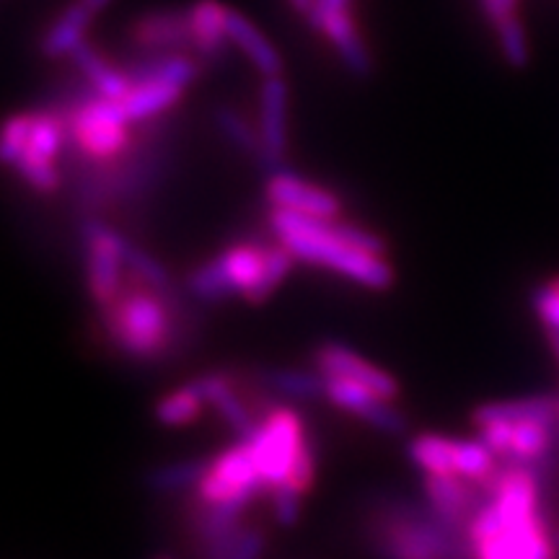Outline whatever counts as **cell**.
I'll use <instances>...</instances> for the list:
<instances>
[{
  "mask_svg": "<svg viewBox=\"0 0 559 559\" xmlns=\"http://www.w3.org/2000/svg\"><path fill=\"white\" fill-rule=\"evenodd\" d=\"M362 539L376 559H474L466 531L451 528L428 502L373 498Z\"/></svg>",
  "mask_w": 559,
  "mask_h": 559,
  "instance_id": "6da1fadb",
  "label": "cell"
},
{
  "mask_svg": "<svg viewBox=\"0 0 559 559\" xmlns=\"http://www.w3.org/2000/svg\"><path fill=\"white\" fill-rule=\"evenodd\" d=\"M99 311L104 337L138 366H160L185 353L169 304L130 272L117 298Z\"/></svg>",
  "mask_w": 559,
  "mask_h": 559,
  "instance_id": "7a4b0ae2",
  "label": "cell"
},
{
  "mask_svg": "<svg viewBox=\"0 0 559 559\" xmlns=\"http://www.w3.org/2000/svg\"><path fill=\"white\" fill-rule=\"evenodd\" d=\"M334 218H311V215L290 213V210L272 207L270 228L283 247L293 251L300 262L326 267L337 275L355 280L370 290H386L394 285V270L379 254L347 247L332 230Z\"/></svg>",
  "mask_w": 559,
  "mask_h": 559,
  "instance_id": "3957f363",
  "label": "cell"
},
{
  "mask_svg": "<svg viewBox=\"0 0 559 559\" xmlns=\"http://www.w3.org/2000/svg\"><path fill=\"white\" fill-rule=\"evenodd\" d=\"M62 120L68 124V153L96 164L122 158L135 140L122 104L104 99L96 91L83 96Z\"/></svg>",
  "mask_w": 559,
  "mask_h": 559,
  "instance_id": "277c9868",
  "label": "cell"
},
{
  "mask_svg": "<svg viewBox=\"0 0 559 559\" xmlns=\"http://www.w3.org/2000/svg\"><path fill=\"white\" fill-rule=\"evenodd\" d=\"M68 151V124L58 111L39 109L32 111V130L26 138L21 158L13 169L19 177L39 194H55L62 185V171L58 169V158Z\"/></svg>",
  "mask_w": 559,
  "mask_h": 559,
  "instance_id": "5b68a950",
  "label": "cell"
},
{
  "mask_svg": "<svg viewBox=\"0 0 559 559\" xmlns=\"http://www.w3.org/2000/svg\"><path fill=\"white\" fill-rule=\"evenodd\" d=\"M83 247H86V288L94 304L104 309L120 293L128 267L122 260L124 234L109 228L102 215H83Z\"/></svg>",
  "mask_w": 559,
  "mask_h": 559,
  "instance_id": "8992f818",
  "label": "cell"
},
{
  "mask_svg": "<svg viewBox=\"0 0 559 559\" xmlns=\"http://www.w3.org/2000/svg\"><path fill=\"white\" fill-rule=\"evenodd\" d=\"M306 438L309 436H306L304 419H300L298 412L280 404V407L264 417L260 432L247 440L251 453H254L257 466H260L264 485H267V492L288 479L293 461H296Z\"/></svg>",
  "mask_w": 559,
  "mask_h": 559,
  "instance_id": "52a82bcc",
  "label": "cell"
},
{
  "mask_svg": "<svg viewBox=\"0 0 559 559\" xmlns=\"http://www.w3.org/2000/svg\"><path fill=\"white\" fill-rule=\"evenodd\" d=\"M194 495L207 502H223V500H251L267 498V485H264L260 466H257L254 453L247 440H239L221 453V456L210 459L207 474L202 477L200 487Z\"/></svg>",
  "mask_w": 559,
  "mask_h": 559,
  "instance_id": "ba28073f",
  "label": "cell"
},
{
  "mask_svg": "<svg viewBox=\"0 0 559 559\" xmlns=\"http://www.w3.org/2000/svg\"><path fill=\"white\" fill-rule=\"evenodd\" d=\"M260 140L262 151L257 166L264 174H275L288 158V83L283 75L262 81L260 91Z\"/></svg>",
  "mask_w": 559,
  "mask_h": 559,
  "instance_id": "9c48e42d",
  "label": "cell"
},
{
  "mask_svg": "<svg viewBox=\"0 0 559 559\" xmlns=\"http://www.w3.org/2000/svg\"><path fill=\"white\" fill-rule=\"evenodd\" d=\"M128 41L135 52H192L190 11L151 9L140 13L128 26Z\"/></svg>",
  "mask_w": 559,
  "mask_h": 559,
  "instance_id": "30bf717a",
  "label": "cell"
},
{
  "mask_svg": "<svg viewBox=\"0 0 559 559\" xmlns=\"http://www.w3.org/2000/svg\"><path fill=\"white\" fill-rule=\"evenodd\" d=\"M326 400L386 436H404L409 430V419L402 409L355 381L326 379Z\"/></svg>",
  "mask_w": 559,
  "mask_h": 559,
  "instance_id": "8fae6325",
  "label": "cell"
},
{
  "mask_svg": "<svg viewBox=\"0 0 559 559\" xmlns=\"http://www.w3.org/2000/svg\"><path fill=\"white\" fill-rule=\"evenodd\" d=\"M313 368L319 370L324 379H347L360 383L373 391V394L383 396V400L394 402L400 396V383L386 370H381L373 362L362 360L355 349H349L340 342H324L313 349Z\"/></svg>",
  "mask_w": 559,
  "mask_h": 559,
  "instance_id": "7c38bea8",
  "label": "cell"
},
{
  "mask_svg": "<svg viewBox=\"0 0 559 559\" xmlns=\"http://www.w3.org/2000/svg\"><path fill=\"white\" fill-rule=\"evenodd\" d=\"M267 200L272 207L290 213L311 215V218H340V200L324 187L280 169L267 177Z\"/></svg>",
  "mask_w": 559,
  "mask_h": 559,
  "instance_id": "4fadbf2b",
  "label": "cell"
},
{
  "mask_svg": "<svg viewBox=\"0 0 559 559\" xmlns=\"http://www.w3.org/2000/svg\"><path fill=\"white\" fill-rule=\"evenodd\" d=\"M187 11H190L192 52L202 60V66L221 62L230 47L226 34L228 5H223L221 0H194Z\"/></svg>",
  "mask_w": 559,
  "mask_h": 559,
  "instance_id": "5bb4252c",
  "label": "cell"
},
{
  "mask_svg": "<svg viewBox=\"0 0 559 559\" xmlns=\"http://www.w3.org/2000/svg\"><path fill=\"white\" fill-rule=\"evenodd\" d=\"M313 32L330 41L349 73L358 75V79H368V75L373 73V58H370L366 39H362L358 24H355L353 11H340L321 19L319 24L313 26Z\"/></svg>",
  "mask_w": 559,
  "mask_h": 559,
  "instance_id": "9a60e30c",
  "label": "cell"
},
{
  "mask_svg": "<svg viewBox=\"0 0 559 559\" xmlns=\"http://www.w3.org/2000/svg\"><path fill=\"white\" fill-rule=\"evenodd\" d=\"M226 34L230 45L254 66L262 79H272V75H283V58L275 50V45L264 37L260 26L254 21L243 16L241 11L230 9L226 11Z\"/></svg>",
  "mask_w": 559,
  "mask_h": 559,
  "instance_id": "2e32d148",
  "label": "cell"
},
{
  "mask_svg": "<svg viewBox=\"0 0 559 559\" xmlns=\"http://www.w3.org/2000/svg\"><path fill=\"white\" fill-rule=\"evenodd\" d=\"M70 62L79 70L81 79L86 81L96 94L104 96V99L122 102L132 88L128 70L122 66H115V62H111L102 50H96L88 39L75 47L73 55H70Z\"/></svg>",
  "mask_w": 559,
  "mask_h": 559,
  "instance_id": "e0dca14e",
  "label": "cell"
},
{
  "mask_svg": "<svg viewBox=\"0 0 559 559\" xmlns=\"http://www.w3.org/2000/svg\"><path fill=\"white\" fill-rule=\"evenodd\" d=\"M94 19V13H91L81 0H73V3L66 5V9L58 13V19L47 26L45 34H41L39 52L45 55L47 60L70 58L75 47L86 41V34Z\"/></svg>",
  "mask_w": 559,
  "mask_h": 559,
  "instance_id": "ac0fdd59",
  "label": "cell"
},
{
  "mask_svg": "<svg viewBox=\"0 0 559 559\" xmlns=\"http://www.w3.org/2000/svg\"><path fill=\"white\" fill-rule=\"evenodd\" d=\"M187 86L171 81H148V83H132L128 96L120 102L124 109V117L132 124L160 120L166 111L177 107L185 96Z\"/></svg>",
  "mask_w": 559,
  "mask_h": 559,
  "instance_id": "d6986e66",
  "label": "cell"
},
{
  "mask_svg": "<svg viewBox=\"0 0 559 559\" xmlns=\"http://www.w3.org/2000/svg\"><path fill=\"white\" fill-rule=\"evenodd\" d=\"M257 381L270 391L277 400L288 402H319L326 400V379L313 370H296V368H262L251 370Z\"/></svg>",
  "mask_w": 559,
  "mask_h": 559,
  "instance_id": "ffe728a7",
  "label": "cell"
},
{
  "mask_svg": "<svg viewBox=\"0 0 559 559\" xmlns=\"http://www.w3.org/2000/svg\"><path fill=\"white\" fill-rule=\"evenodd\" d=\"M528 419L559 423V396L539 394L526 396V400L481 404V407L474 409V425L477 428L492 423H528Z\"/></svg>",
  "mask_w": 559,
  "mask_h": 559,
  "instance_id": "44dd1931",
  "label": "cell"
},
{
  "mask_svg": "<svg viewBox=\"0 0 559 559\" xmlns=\"http://www.w3.org/2000/svg\"><path fill=\"white\" fill-rule=\"evenodd\" d=\"M210 459H190L164 464L158 469L145 474V487L156 495H179L194 492L200 487L202 477L207 474Z\"/></svg>",
  "mask_w": 559,
  "mask_h": 559,
  "instance_id": "7402d4cb",
  "label": "cell"
},
{
  "mask_svg": "<svg viewBox=\"0 0 559 559\" xmlns=\"http://www.w3.org/2000/svg\"><path fill=\"white\" fill-rule=\"evenodd\" d=\"M409 461L423 474H456V440L423 432L409 440Z\"/></svg>",
  "mask_w": 559,
  "mask_h": 559,
  "instance_id": "603a6c76",
  "label": "cell"
},
{
  "mask_svg": "<svg viewBox=\"0 0 559 559\" xmlns=\"http://www.w3.org/2000/svg\"><path fill=\"white\" fill-rule=\"evenodd\" d=\"M185 290L187 296L198 300L202 306H218V304H226L228 298H234V290H230L228 280L223 275L221 264L215 262V257L187 272Z\"/></svg>",
  "mask_w": 559,
  "mask_h": 559,
  "instance_id": "cb8c5ba5",
  "label": "cell"
},
{
  "mask_svg": "<svg viewBox=\"0 0 559 559\" xmlns=\"http://www.w3.org/2000/svg\"><path fill=\"white\" fill-rule=\"evenodd\" d=\"M213 122L221 135L226 138L236 151L243 153V156L257 164V158H260V151H262L260 128H251V122L241 115V111H236L234 107H226V104H223V107H215Z\"/></svg>",
  "mask_w": 559,
  "mask_h": 559,
  "instance_id": "d4e9b609",
  "label": "cell"
},
{
  "mask_svg": "<svg viewBox=\"0 0 559 559\" xmlns=\"http://www.w3.org/2000/svg\"><path fill=\"white\" fill-rule=\"evenodd\" d=\"M500 469V461L485 440H456V477L485 485Z\"/></svg>",
  "mask_w": 559,
  "mask_h": 559,
  "instance_id": "484cf974",
  "label": "cell"
},
{
  "mask_svg": "<svg viewBox=\"0 0 559 559\" xmlns=\"http://www.w3.org/2000/svg\"><path fill=\"white\" fill-rule=\"evenodd\" d=\"M205 407V400H202L200 391L190 381L156 404V419L160 425H169V428H181V425L194 423Z\"/></svg>",
  "mask_w": 559,
  "mask_h": 559,
  "instance_id": "4316f807",
  "label": "cell"
},
{
  "mask_svg": "<svg viewBox=\"0 0 559 559\" xmlns=\"http://www.w3.org/2000/svg\"><path fill=\"white\" fill-rule=\"evenodd\" d=\"M495 39H498L500 55L506 58L510 68H526L531 62V45H528V34L526 26H523L521 16H513L502 24L495 26Z\"/></svg>",
  "mask_w": 559,
  "mask_h": 559,
  "instance_id": "83f0119b",
  "label": "cell"
},
{
  "mask_svg": "<svg viewBox=\"0 0 559 559\" xmlns=\"http://www.w3.org/2000/svg\"><path fill=\"white\" fill-rule=\"evenodd\" d=\"M32 130V111H24V115H13L0 124V166H9L13 169L16 160L21 158V151H24L26 138H29Z\"/></svg>",
  "mask_w": 559,
  "mask_h": 559,
  "instance_id": "f1b7e54d",
  "label": "cell"
},
{
  "mask_svg": "<svg viewBox=\"0 0 559 559\" xmlns=\"http://www.w3.org/2000/svg\"><path fill=\"white\" fill-rule=\"evenodd\" d=\"M267 500L272 506V519H275L280 526L285 528L296 526L300 515V502H304V492H298L296 487H290L288 481H283V485H275L270 489Z\"/></svg>",
  "mask_w": 559,
  "mask_h": 559,
  "instance_id": "f546056e",
  "label": "cell"
},
{
  "mask_svg": "<svg viewBox=\"0 0 559 559\" xmlns=\"http://www.w3.org/2000/svg\"><path fill=\"white\" fill-rule=\"evenodd\" d=\"M536 317H539L544 332L557 330L559 332V277H551L547 283H542L539 288L531 296Z\"/></svg>",
  "mask_w": 559,
  "mask_h": 559,
  "instance_id": "4dcf8cb0",
  "label": "cell"
},
{
  "mask_svg": "<svg viewBox=\"0 0 559 559\" xmlns=\"http://www.w3.org/2000/svg\"><path fill=\"white\" fill-rule=\"evenodd\" d=\"M313 477H317V451H313V443H311V436L304 440V445H300L296 461H293L290 466V474H288V485L296 487L298 492H309L313 487Z\"/></svg>",
  "mask_w": 559,
  "mask_h": 559,
  "instance_id": "1f68e13d",
  "label": "cell"
},
{
  "mask_svg": "<svg viewBox=\"0 0 559 559\" xmlns=\"http://www.w3.org/2000/svg\"><path fill=\"white\" fill-rule=\"evenodd\" d=\"M264 549H267V528L264 526H247L241 542L236 544L234 555L228 559H262Z\"/></svg>",
  "mask_w": 559,
  "mask_h": 559,
  "instance_id": "d6a6232c",
  "label": "cell"
},
{
  "mask_svg": "<svg viewBox=\"0 0 559 559\" xmlns=\"http://www.w3.org/2000/svg\"><path fill=\"white\" fill-rule=\"evenodd\" d=\"M479 3V11L481 16L489 26H498L502 21L519 16V9H521V0H477Z\"/></svg>",
  "mask_w": 559,
  "mask_h": 559,
  "instance_id": "836d02e7",
  "label": "cell"
},
{
  "mask_svg": "<svg viewBox=\"0 0 559 559\" xmlns=\"http://www.w3.org/2000/svg\"><path fill=\"white\" fill-rule=\"evenodd\" d=\"M349 3H353V0H313V9L309 13V19H306V24L313 29L321 19L332 16V13H340V11H349Z\"/></svg>",
  "mask_w": 559,
  "mask_h": 559,
  "instance_id": "e575fe53",
  "label": "cell"
},
{
  "mask_svg": "<svg viewBox=\"0 0 559 559\" xmlns=\"http://www.w3.org/2000/svg\"><path fill=\"white\" fill-rule=\"evenodd\" d=\"M288 5L293 11L298 13L300 19H309V13H311V9H313V0H288Z\"/></svg>",
  "mask_w": 559,
  "mask_h": 559,
  "instance_id": "d590c367",
  "label": "cell"
},
{
  "mask_svg": "<svg viewBox=\"0 0 559 559\" xmlns=\"http://www.w3.org/2000/svg\"><path fill=\"white\" fill-rule=\"evenodd\" d=\"M81 3L86 5V9L96 16V13H102L104 9H107V5L111 3V0H81Z\"/></svg>",
  "mask_w": 559,
  "mask_h": 559,
  "instance_id": "8d00e7d4",
  "label": "cell"
},
{
  "mask_svg": "<svg viewBox=\"0 0 559 559\" xmlns=\"http://www.w3.org/2000/svg\"><path fill=\"white\" fill-rule=\"evenodd\" d=\"M156 559H174V557H169V555H164V557H156Z\"/></svg>",
  "mask_w": 559,
  "mask_h": 559,
  "instance_id": "74e56055",
  "label": "cell"
},
{
  "mask_svg": "<svg viewBox=\"0 0 559 559\" xmlns=\"http://www.w3.org/2000/svg\"><path fill=\"white\" fill-rule=\"evenodd\" d=\"M557 542H559V539H557Z\"/></svg>",
  "mask_w": 559,
  "mask_h": 559,
  "instance_id": "f35d334b",
  "label": "cell"
}]
</instances>
